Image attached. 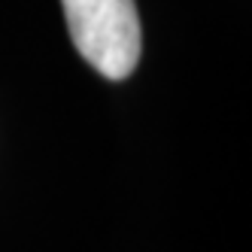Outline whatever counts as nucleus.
<instances>
[{
	"mask_svg": "<svg viewBox=\"0 0 252 252\" xmlns=\"http://www.w3.org/2000/svg\"><path fill=\"white\" fill-rule=\"evenodd\" d=\"M76 52L106 79H128L140 61L134 0H61Z\"/></svg>",
	"mask_w": 252,
	"mask_h": 252,
	"instance_id": "f257e3e1",
	"label": "nucleus"
}]
</instances>
